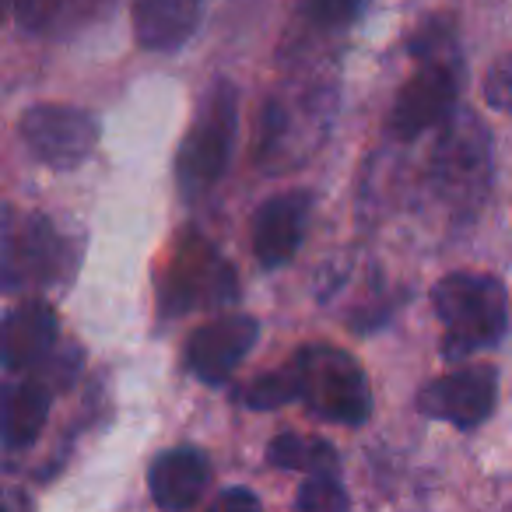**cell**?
<instances>
[{
	"label": "cell",
	"instance_id": "6da1fadb",
	"mask_svg": "<svg viewBox=\"0 0 512 512\" xmlns=\"http://www.w3.org/2000/svg\"><path fill=\"white\" fill-rule=\"evenodd\" d=\"M418 60L411 78L400 85L390 106V134L397 141H414L425 130H439L453 120L463 88V57L456 29L449 18H432L411 39Z\"/></svg>",
	"mask_w": 512,
	"mask_h": 512
},
{
	"label": "cell",
	"instance_id": "7a4b0ae2",
	"mask_svg": "<svg viewBox=\"0 0 512 512\" xmlns=\"http://www.w3.org/2000/svg\"><path fill=\"white\" fill-rule=\"evenodd\" d=\"M81 249L53 218L25 207H0V292L46 295L74 281Z\"/></svg>",
	"mask_w": 512,
	"mask_h": 512
},
{
	"label": "cell",
	"instance_id": "3957f363",
	"mask_svg": "<svg viewBox=\"0 0 512 512\" xmlns=\"http://www.w3.org/2000/svg\"><path fill=\"white\" fill-rule=\"evenodd\" d=\"M432 309L442 327V358L467 362L505 341L512 327L509 288L484 271H453L432 288Z\"/></svg>",
	"mask_w": 512,
	"mask_h": 512
},
{
	"label": "cell",
	"instance_id": "277c9868",
	"mask_svg": "<svg viewBox=\"0 0 512 512\" xmlns=\"http://www.w3.org/2000/svg\"><path fill=\"white\" fill-rule=\"evenodd\" d=\"M435 197L456 221H474L495 183V144L481 116L456 109L453 120L439 127V141L428 158Z\"/></svg>",
	"mask_w": 512,
	"mask_h": 512
},
{
	"label": "cell",
	"instance_id": "5b68a950",
	"mask_svg": "<svg viewBox=\"0 0 512 512\" xmlns=\"http://www.w3.org/2000/svg\"><path fill=\"white\" fill-rule=\"evenodd\" d=\"M299 400L337 425H365L372 414V386L365 369L334 344H309L288 362Z\"/></svg>",
	"mask_w": 512,
	"mask_h": 512
},
{
	"label": "cell",
	"instance_id": "8992f818",
	"mask_svg": "<svg viewBox=\"0 0 512 512\" xmlns=\"http://www.w3.org/2000/svg\"><path fill=\"white\" fill-rule=\"evenodd\" d=\"M235 134H239V88L232 81H214L176 162L179 186L190 200L204 197L225 176L235 151Z\"/></svg>",
	"mask_w": 512,
	"mask_h": 512
},
{
	"label": "cell",
	"instance_id": "52a82bcc",
	"mask_svg": "<svg viewBox=\"0 0 512 512\" xmlns=\"http://www.w3.org/2000/svg\"><path fill=\"white\" fill-rule=\"evenodd\" d=\"M495 404H498V369L488 362L460 365V369L425 383L418 393V411L425 418L446 421V425L460 428V432L481 428L495 414Z\"/></svg>",
	"mask_w": 512,
	"mask_h": 512
},
{
	"label": "cell",
	"instance_id": "ba28073f",
	"mask_svg": "<svg viewBox=\"0 0 512 512\" xmlns=\"http://www.w3.org/2000/svg\"><path fill=\"white\" fill-rule=\"evenodd\" d=\"M22 141L36 162L50 169H74L99 144V120L78 106L43 102L22 116Z\"/></svg>",
	"mask_w": 512,
	"mask_h": 512
},
{
	"label": "cell",
	"instance_id": "9c48e42d",
	"mask_svg": "<svg viewBox=\"0 0 512 512\" xmlns=\"http://www.w3.org/2000/svg\"><path fill=\"white\" fill-rule=\"evenodd\" d=\"M239 299L235 271L207 246L204 239H193L186 249L176 253L169 278L162 285V313L179 316L186 309L200 306H228Z\"/></svg>",
	"mask_w": 512,
	"mask_h": 512
},
{
	"label": "cell",
	"instance_id": "30bf717a",
	"mask_svg": "<svg viewBox=\"0 0 512 512\" xmlns=\"http://www.w3.org/2000/svg\"><path fill=\"white\" fill-rule=\"evenodd\" d=\"M260 337V323L246 313H225L218 320L204 323L186 344V365L207 386H221L242 358L253 351Z\"/></svg>",
	"mask_w": 512,
	"mask_h": 512
},
{
	"label": "cell",
	"instance_id": "8fae6325",
	"mask_svg": "<svg viewBox=\"0 0 512 512\" xmlns=\"http://www.w3.org/2000/svg\"><path fill=\"white\" fill-rule=\"evenodd\" d=\"M309 211H313V197L302 190L278 193V197L264 200L253 214V253L264 267H285L295 253H299L302 239H306Z\"/></svg>",
	"mask_w": 512,
	"mask_h": 512
},
{
	"label": "cell",
	"instance_id": "7c38bea8",
	"mask_svg": "<svg viewBox=\"0 0 512 512\" xmlns=\"http://www.w3.org/2000/svg\"><path fill=\"white\" fill-rule=\"evenodd\" d=\"M60 320L50 302L29 299L0 316V365L8 372H25L46 365L57 348Z\"/></svg>",
	"mask_w": 512,
	"mask_h": 512
},
{
	"label": "cell",
	"instance_id": "4fadbf2b",
	"mask_svg": "<svg viewBox=\"0 0 512 512\" xmlns=\"http://www.w3.org/2000/svg\"><path fill=\"white\" fill-rule=\"evenodd\" d=\"M53 407V383L46 376H22L0 386V442L29 449L46 428Z\"/></svg>",
	"mask_w": 512,
	"mask_h": 512
},
{
	"label": "cell",
	"instance_id": "5bb4252c",
	"mask_svg": "<svg viewBox=\"0 0 512 512\" xmlns=\"http://www.w3.org/2000/svg\"><path fill=\"white\" fill-rule=\"evenodd\" d=\"M207 481H211V460L200 449L179 446L162 453L151 463L148 488L162 512H186L200 502Z\"/></svg>",
	"mask_w": 512,
	"mask_h": 512
},
{
	"label": "cell",
	"instance_id": "9a60e30c",
	"mask_svg": "<svg viewBox=\"0 0 512 512\" xmlns=\"http://www.w3.org/2000/svg\"><path fill=\"white\" fill-rule=\"evenodd\" d=\"M193 0H141L134 4V32L144 50H179L200 25Z\"/></svg>",
	"mask_w": 512,
	"mask_h": 512
},
{
	"label": "cell",
	"instance_id": "2e32d148",
	"mask_svg": "<svg viewBox=\"0 0 512 512\" xmlns=\"http://www.w3.org/2000/svg\"><path fill=\"white\" fill-rule=\"evenodd\" d=\"M267 460L281 470H299L306 477H327L337 474V449L327 439H316V435H299V432H285L271 442L267 449Z\"/></svg>",
	"mask_w": 512,
	"mask_h": 512
},
{
	"label": "cell",
	"instance_id": "e0dca14e",
	"mask_svg": "<svg viewBox=\"0 0 512 512\" xmlns=\"http://www.w3.org/2000/svg\"><path fill=\"white\" fill-rule=\"evenodd\" d=\"M18 22L29 32H43V36H64L99 15V4H74V0H53V4H18L15 8Z\"/></svg>",
	"mask_w": 512,
	"mask_h": 512
},
{
	"label": "cell",
	"instance_id": "ac0fdd59",
	"mask_svg": "<svg viewBox=\"0 0 512 512\" xmlns=\"http://www.w3.org/2000/svg\"><path fill=\"white\" fill-rule=\"evenodd\" d=\"M299 400V386H295L292 369H281V372H267V376L253 379L242 393V404L253 407V411H278V407L292 404Z\"/></svg>",
	"mask_w": 512,
	"mask_h": 512
},
{
	"label": "cell",
	"instance_id": "d6986e66",
	"mask_svg": "<svg viewBox=\"0 0 512 512\" xmlns=\"http://www.w3.org/2000/svg\"><path fill=\"white\" fill-rule=\"evenodd\" d=\"M299 512H348V491L337 481V474L327 477H309L299 488Z\"/></svg>",
	"mask_w": 512,
	"mask_h": 512
},
{
	"label": "cell",
	"instance_id": "ffe728a7",
	"mask_svg": "<svg viewBox=\"0 0 512 512\" xmlns=\"http://www.w3.org/2000/svg\"><path fill=\"white\" fill-rule=\"evenodd\" d=\"M481 92H484V102H488L495 113L512 116V50L502 53V57L488 67Z\"/></svg>",
	"mask_w": 512,
	"mask_h": 512
},
{
	"label": "cell",
	"instance_id": "44dd1931",
	"mask_svg": "<svg viewBox=\"0 0 512 512\" xmlns=\"http://www.w3.org/2000/svg\"><path fill=\"white\" fill-rule=\"evenodd\" d=\"M207 512H260V498L249 488H228L214 498V505Z\"/></svg>",
	"mask_w": 512,
	"mask_h": 512
}]
</instances>
